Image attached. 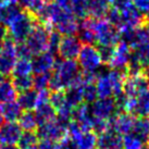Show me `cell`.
Listing matches in <instances>:
<instances>
[{
  "label": "cell",
  "mask_w": 149,
  "mask_h": 149,
  "mask_svg": "<svg viewBox=\"0 0 149 149\" xmlns=\"http://www.w3.org/2000/svg\"><path fill=\"white\" fill-rule=\"evenodd\" d=\"M79 63L74 60H57L51 71L49 82L50 91H65L81 76Z\"/></svg>",
  "instance_id": "obj_1"
},
{
  "label": "cell",
  "mask_w": 149,
  "mask_h": 149,
  "mask_svg": "<svg viewBox=\"0 0 149 149\" xmlns=\"http://www.w3.org/2000/svg\"><path fill=\"white\" fill-rule=\"evenodd\" d=\"M125 74L123 71L109 70L96 75L95 87L98 98H119L124 94Z\"/></svg>",
  "instance_id": "obj_2"
},
{
  "label": "cell",
  "mask_w": 149,
  "mask_h": 149,
  "mask_svg": "<svg viewBox=\"0 0 149 149\" xmlns=\"http://www.w3.org/2000/svg\"><path fill=\"white\" fill-rule=\"evenodd\" d=\"M91 29L95 36V44L99 47H114L120 42V35L114 25H112L107 19H94L86 17L83 19Z\"/></svg>",
  "instance_id": "obj_3"
},
{
  "label": "cell",
  "mask_w": 149,
  "mask_h": 149,
  "mask_svg": "<svg viewBox=\"0 0 149 149\" xmlns=\"http://www.w3.org/2000/svg\"><path fill=\"white\" fill-rule=\"evenodd\" d=\"M113 7H116L119 13V22L116 26L119 33L147 24L148 19L132 3V1L119 0Z\"/></svg>",
  "instance_id": "obj_4"
},
{
  "label": "cell",
  "mask_w": 149,
  "mask_h": 149,
  "mask_svg": "<svg viewBox=\"0 0 149 149\" xmlns=\"http://www.w3.org/2000/svg\"><path fill=\"white\" fill-rule=\"evenodd\" d=\"M38 23L37 17L26 12L22 11L10 24L8 25L9 37L15 44L25 42L29 35L33 31L34 26Z\"/></svg>",
  "instance_id": "obj_5"
},
{
  "label": "cell",
  "mask_w": 149,
  "mask_h": 149,
  "mask_svg": "<svg viewBox=\"0 0 149 149\" xmlns=\"http://www.w3.org/2000/svg\"><path fill=\"white\" fill-rule=\"evenodd\" d=\"M79 65L86 74H94L100 70L104 64L99 49L94 45H84L79 51Z\"/></svg>",
  "instance_id": "obj_6"
},
{
  "label": "cell",
  "mask_w": 149,
  "mask_h": 149,
  "mask_svg": "<svg viewBox=\"0 0 149 149\" xmlns=\"http://www.w3.org/2000/svg\"><path fill=\"white\" fill-rule=\"evenodd\" d=\"M51 29H52L51 27L42 24L39 22L34 26L33 31L31 32L27 39L25 40V44L29 47L33 56L47 51Z\"/></svg>",
  "instance_id": "obj_7"
},
{
  "label": "cell",
  "mask_w": 149,
  "mask_h": 149,
  "mask_svg": "<svg viewBox=\"0 0 149 149\" xmlns=\"http://www.w3.org/2000/svg\"><path fill=\"white\" fill-rule=\"evenodd\" d=\"M35 133L39 141H51L60 143L65 137H68V124H64L54 119V121H50L46 124L39 125Z\"/></svg>",
  "instance_id": "obj_8"
},
{
  "label": "cell",
  "mask_w": 149,
  "mask_h": 149,
  "mask_svg": "<svg viewBox=\"0 0 149 149\" xmlns=\"http://www.w3.org/2000/svg\"><path fill=\"white\" fill-rule=\"evenodd\" d=\"M131 60H132L131 47L125 42L120 40L113 47L107 64L111 70L126 71L131 63Z\"/></svg>",
  "instance_id": "obj_9"
},
{
  "label": "cell",
  "mask_w": 149,
  "mask_h": 149,
  "mask_svg": "<svg viewBox=\"0 0 149 149\" xmlns=\"http://www.w3.org/2000/svg\"><path fill=\"white\" fill-rule=\"evenodd\" d=\"M17 60V44L8 36L2 42L0 51V73L4 77L11 76Z\"/></svg>",
  "instance_id": "obj_10"
},
{
  "label": "cell",
  "mask_w": 149,
  "mask_h": 149,
  "mask_svg": "<svg viewBox=\"0 0 149 149\" xmlns=\"http://www.w3.org/2000/svg\"><path fill=\"white\" fill-rule=\"evenodd\" d=\"M91 111L94 118L100 120L110 121L119 111L116 98H97L91 104Z\"/></svg>",
  "instance_id": "obj_11"
},
{
  "label": "cell",
  "mask_w": 149,
  "mask_h": 149,
  "mask_svg": "<svg viewBox=\"0 0 149 149\" xmlns=\"http://www.w3.org/2000/svg\"><path fill=\"white\" fill-rule=\"evenodd\" d=\"M149 89V79L144 72L126 74L124 84V95L135 97Z\"/></svg>",
  "instance_id": "obj_12"
},
{
  "label": "cell",
  "mask_w": 149,
  "mask_h": 149,
  "mask_svg": "<svg viewBox=\"0 0 149 149\" xmlns=\"http://www.w3.org/2000/svg\"><path fill=\"white\" fill-rule=\"evenodd\" d=\"M82 49V42L75 35L62 36L59 42L57 54L63 60H74L79 57V51Z\"/></svg>",
  "instance_id": "obj_13"
},
{
  "label": "cell",
  "mask_w": 149,
  "mask_h": 149,
  "mask_svg": "<svg viewBox=\"0 0 149 149\" xmlns=\"http://www.w3.org/2000/svg\"><path fill=\"white\" fill-rule=\"evenodd\" d=\"M135 121H136L135 114L130 113V112L121 111L118 112L110 120V126L118 134H120L121 136H124L133 132Z\"/></svg>",
  "instance_id": "obj_14"
},
{
  "label": "cell",
  "mask_w": 149,
  "mask_h": 149,
  "mask_svg": "<svg viewBox=\"0 0 149 149\" xmlns=\"http://www.w3.org/2000/svg\"><path fill=\"white\" fill-rule=\"evenodd\" d=\"M56 61H57L56 56L48 52V51L35 54V56H33V58L31 59L33 73L34 74L49 73L54 70Z\"/></svg>",
  "instance_id": "obj_15"
},
{
  "label": "cell",
  "mask_w": 149,
  "mask_h": 149,
  "mask_svg": "<svg viewBox=\"0 0 149 149\" xmlns=\"http://www.w3.org/2000/svg\"><path fill=\"white\" fill-rule=\"evenodd\" d=\"M22 128L17 122H7L0 126V146L15 145L22 135Z\"/></svg>",
  "instance_id": "obj_16"
},
{
  "label": "cell",
  "mask_w": 149,
  "mask_h": 149,
  "mask_svg": "<svg viewBox=\"0 0 149 149\" xmlns=\"http://www.w3.org/2000/svg\"><path fill=\"white\" fill-rule=\"evenodd\" d=\"M98 147L100 149H122V136L110 127L99 134Z\"/></svg>",
  "instance_id": "obj_17"
},
{
  "label": "cell",
  "mask_w": 149,
  "mask_h": 149,
  "mask_svg": "<svg viewBox=\"0 0 149 149\" xmlns=\"http://www.w3.org/2000/svg\"><path fill=\"white\" fill-rule=\"evenodd\" d=\"M76 149H96L98 146V135L93 131H83L71 138Z\"/></svg>",
  "instance_id": "obj_18"
},
{
  "label": "cell",
  "mask_w": 149,
  "mask_h": 149,
  "mask_svg": "<svg viewBox=\"0 0 149 149\" xmlns=\"http://www.w3.org/2000/svg\"><path fill=\"white\" fill-rule=\"evenodd\" d=\"M17 101L24 111H33L37 106L38 91L31 88L29 91L17 94Z\"/></svg>",
  "instance_id": "obj_19"
},
{
  "label": "cell",
  "mask_w": 149,
  "mask_h": 149,
  "mask_svg": "<svg viewBox=\"0 0 149 149\" xmlns=\"http://www.w3.org/2000/svg\"><path fill=\"white\" fill-rule=\"evenodd\" d=\"M35 116H36V121H37L38 126L42 124H46L50 121H54L57 118V112L54 110V108L49 104H39L35 108Z\"/></svg>",
  "instance_id": "obj_20"
},
{
  "label": "cell",
  "mask_w": 149,
  "mask_h": 149,
  "mask_svg": "<svg viewBox=\"0 0 149 149\" xmlns=\"http://www.w3.org/2000/svg\"><path fill=\"white\" fill-rule=\"evenodd\" d=\"M22 10L17 3L3 2L0 4V23L8 26L15 17L22 12Z\"/></svg>",
  "instance_id": "obj_21"
},
{
  "label": "cell",
  "mask_w": 149,
  "mask_h": 149,
  "mask_svg": "<svg viewBox=\"0 0 149 149\" xmlns=\"http://www.w3.org/2000/svg\"><path fill=\"white\" fill-rule=\"evenodd\" d=\"M110 10V4L107 0H91L88 7L87 17L94 19H104Z\"/></svg>",
  "instance_id": "obj_22"
},
{
  "label": "cell",
  "mask_w": 149,
  "mask_h": 149,
  "mask_svg": "<svg viewBox=\"0 0 149 149\" xmlns=\"http://www.w3.org/2000/svg\"><path fill=\"white\" fill-rule=\"evenodd\" d=\"M2 112H3L6 122H17L20 119L23 110L19 102L13 100V101L2 104Z\"/></svg>",
  "instance_id": "obj_23"
},
{
  "label": "cell",
  "mask_w": 149,
  "mask_h": 149,
  "mask_svg": "<svg viewBox=\"0 0 149 149\" xmlns=\"http://www.w3.org/2000/svg\"><path fill=\"white\" fill-rule=\"evenodd\" d=\"M17 97V93L13 87V84L9 77L0 83V104H6L9 101L15 100Z\"/></svg>",
  "instance_id": "obj_24"
},
{
  "label": "cell",
  "mask_w": 149,
  "mask_h": 149,
  "mask_svg": "<svg viewBox=\"0 0 149 149\" xmlns=\"http://www.w3.org/2000/svg\"><path fill=\"white\" fill-rule=\"evenodd\" d=\"M15 3L23 11H26V12L31 13V14H33L35 17H37V14L44 8L46 1L45 0H17Z\"/></svg>",
  "instance_id": "obj_25"
},
{
  "label": "cell",
  "mask_w": 149,
  "mask_h": 149,
  "mask_svg": "<svg viewBox=\"0 0 149 149\" xmlns=\"http://www.w3.org/2000/svg\"><path fill=\"white\" fill-rule=\"evenodd\" d=\"M19 125L25 132H36L38 124L35 113L33 111H23L19 119Z\"/></svg>",
  "instance_id": "obj_26"
},
{
  "label": "cell",
  "mask_w": 149,
  "mask_h": 149,
  "mask_svg": "<svg viewBox=\"0 0 149 149\" xmlns=\"http://www.w3.org/2000/svg\"><path fill=\"white\" fill-rule=\"evenodd\" d=\"M134 114L141 118L149 116V89L136 97V107Z\"/></svg>",
  "instance_id": "obj_27"
},
{
  "label": "cell",
  "mask_w": 149,
  "mask_h": 149,
  "mask_svg": "<svg viewBox=\"0 0 149 149\" xmlns=\"http://www.w3.org/2000/svg\"><path fill=\"white\" fill-rule=\"evenodd\" d=\"M33 69H32V62L27 59H17L14 68L12 70V77L15 76H29L32 75Z\"/></svg>",
  "instance_id": "obj_28"
},
{
  "label": "cell",
  "mask_w": 149,
  "mask_h": 149,
  "mask_svg": "<svg viewBox=\"0 0 149 149\" xmlns=\"http://www.w3.org/2000/svg\"><path fill=\"white\" fill-rule=\"evenodd\" d=\"M134 134H136L137 136H139L143 141H149V119L148 118H136L135 125L133 128Z\"/></svg>",
  "instance_id": "obj_29"
},
{
  "label": "cell",
  "mask_w": 149,
  "mask_h": 149,
  "mask_svg": "<svg viewBox=\"0 0 149 149\" xmlns=\"http://www.w3.org/2000/svg\"><path fill=\"white\" fill-rule=\"evenodd\" d=\"M91 2V0H70L71 10L77 19H85Z\"/></svg>",
  "instance_id": "obj_30"
},
{
  "label": "cell",
  "mask_w": 149,
  "mask_h": 149,
  "mask_svg": "<svg viewBox=\"0 0 149 149\" xmlns=\"http://www.w3.org/2000/svg\"><path fill=\"white\" fill-rule=\"evenodd\" d=\"M145 141L134 133L122 136V149H143Z\"/></svg>",
  "instance_id": "obj_31"
},
{
  "label": "cell",
  "mask_w": 149,
  "mask_h": 149,
  "mask_svg": "<svg viewBox=\"0 0 149 149\" xmlns=\"http://www.w3.org/2000/svg\"><path fill=\"white\" fill-rule=\"evenodd\" d=\"M11 82H12L13 87L17 91V94L33 88V76L32 75H29V76H15V77H12Z\"/></svg>",
  "instance_id": "obj_32"
},
{
  "label": "cell",
  "mask_w": 149,
  "mask_h": 149,
  "mask_svg": "<svg viewBox=\"0 0 149 149\" xmlns=\"http://www.w3.org/2000/svg\"><path fill=\"white\" fill-rule=\"evenodd\" d=\"M38 141L39 139L35 132H24L22 133L21 137L17 141V147L20 149L34 147V146H37Z\"/></svg>",
  "instance_id": "obj_33"
},
{
  "label": "cell",
  "mask_w": 149,
  "mask_h": 149,
  "mask_svg": "<svg viewBox=\"0 0 149 149\" xmlns=\"http://www.w3.org/2000/svg\"><path fill=\"white\" fill-rule=\"evenodd\" d=\"M50 76H51V72H49V73L35 74L33 76V88L38 91L47 89L49 87Z\"/></svg>",
  "instance_id": "obj_34"
},
{
  "label": "cell",
  "mask_w": 149,
  "mask_h": 149,
  "mask_svg": "<svg viewBox=\"0 0 149 149\" xmlns=\"http://www.w3.org/2000/svg\"><path fill=\"white\" fill-rule=\"evenodd\" d=\"M49 104L54 108L56 112L60 110L63 106H65V93L64 91H50L49 97Z\"/></svg>",
  "instance_id": "obj_35"
},
{
  "label": "cell",
  "mask_w": 149,
  "mask_h": 149,
  "mask_svg": "<svg viewBox=\"0 0 149 149\" xmlns=\"http://www.w3.org/2000/svg\"><path fill=\"white\" fill-rule=\"evenodd\" d=\"M17 59L31 60L33 58V54L31 52V50L29 49L25 42H21V44H17Z\"/></svg>",
  "instance_id": "obj_36"
},
{
  "label": "cell",
  "mask_w": 149,
  "mask_h": 149,
  "mask_svg": "<svg viewBox=\"0 0 149 149\" xmlns=\"http://www.w3.org/2000/svg\"><path fill=\"white\" fill-rule=\"evenodd\" d=\"M134 6L144 15H149V0H134Z\"/></svg>",
  "instance_id": "obj_37"
},
{
  "label": "cell",
  "mask_w": 149,
  "mask_h": 149,
  "mask_svg": "<svg viewBox=\"0 0 149 149\" xmlns=\"http://www.w3.org/2000/svg\"><path fill=\"white\" fill-rule=\"evenodd\" d=\"M36 149H60L59 143L51 141H39Z\"/></svg>",
  "instance_id": "obj_38"
},
{
  "label": "cell",
  "mask_w": 149,
  "mask_h": 149,
  "mask_svg": "<svg viewBox=\"0 0 149 149\" xmlns=\"http://www.w3.org/2000/svg\"><path fill=\"white\" fill-rule=\"evenodd\" d=\"M8 36H9L8 26L4 25L3 23H0V44H2Z\"/></svg>",
  "instance_id": "obj_39"
},
{
  "label": "cell",
  "mask_w": 149,
  "mask_h": 149,
  "mask_svg": "<svg viewBox=\"0 0 149 149\" xmlns=\"http://www.w3.org/2000/svg\"><path fill=\"white\" fill-rule=\"evenodd\" d=\"M54 2L59 4L62 8H71L70 7V0H52Z\"/></svg>",
  "instance_id": "obj_40"
},
{
  "label": "cell",
  "mask_w": 149,
  "mask_h": 149,
  "mask_svg": "<svg viewBox=\"0 0 149 149\" xmlns=\"http://www.w3.org/2000/svg\"><path fill=\"white\" fill-rule=\"evenodd\" d=\"M0 149H20L17 146L14 145H8V146H0Z\"/></svg>",
  "instance_id": "obj_41"
},
{
  "label": "cell",
  "mask_w": 149,
  "mask_h": 149,
  "mask_svg": "<svg viewBox=\"0 0 149 149\" xmlns=\"http://www.w3.org/2000/svg\"><path fill=\"white\" fill-rule=\"evenodd\" d=\"M107 1L109 2V4H113V6H114L119 0H107Z\"/></svg>",
  "instance_id": "obj_42"
},
{
  "label": "cell",
  "mask_w": 149,
  "mask_h": 149,
  "mask_svg": "<svg viewBox=\"0 0 149 149\" xmlns=\"http://www.w3.org/2000/svg\"><path fill=\"white\" fill-rule=\"evenodd\" d=\"M17 0H3V2H11V3H15Z\"/></svg>",
  "instance_id": "obj_43"
},
{
  "label": "cell",
  "mask_w": 149,
  "mask_h": 149,
  "mask_svg": "<svg viewBox=\"0 0 149 149\" xmlns=\"http://www.w3.org/2000/svg\"><path fill=\"white\" fill-rule=\"evenodd\" d=\"M4 79H6V77H4L3 75H2L1 73H0V83H1V82H2V81H3Z\"/></svg>",
  "instance_id": "obj_44"
},
{
  "label": "cell",
  "mask_w": 149,
  "mask_h": 149,
  "mask_svg": "<svg viewBox=\"0 0 149 149\" xmlns=\"http://www.w3.org/2000/svg\"><path fill=\"white\" fill-rule=\"evenodd\" d=\"M143 149H149V145H146V146H144V148Z\"/></svg>",
  "instance_id": "obj_45"
},
{
  "label": "cell",
  "mask_w": 149,
  "mask_h": 149,
  "mask_svg": "<svg viewBox=\"0 0 149 149\" xmlns=\"http://www.w3.org/2000/svg\"><path fill=\"white\" fill-rule=\"evenodd\" d=\"M147 25H148V27H147V29H148V31H149V20H147Z\"/></svg>",
  "instance_id": "obj_46"
},
{
  "label": "cell",
  "mask_w": 149,
  "mask_h": 149,
  "mask_svg": "<svg viewBox=\"0 0 149 149\" xmlns=\"http://www.w3.org/2000/svg\"><path fill=\"white\" fill-rule=\"evenodd\" d=\"M1 47H2V44H0V51H1Z\"/></svg>",
  "instance_id": "obj_47"
},
{
  "label": "cell",
  "mask_w": 149,
  "mask_h": 149,
  "mask_svg": "<svg viewBox=\"0 0 149 149\" xmlns=\"http://www.w3.org/2000/svg\"><path fill=\"white\" fill-rule=\"evenodd\" d=\"M96 149H100V148H96Z\"/></svg>",
  "instance_id": "obj_48"
},
{
  "label": "cell",
  "mask_w": 149,
  "mask_h": 149,
  "mask_svg": "<svg viewBox=\"0 0 149 149\" xmlns=\"http://www.w3.org/2000/svg\"><path fill=\"white\" fill-rule=\"evenodd\" d=\"M130 1H132V0H130Z\"/></svg>",
  "instance_id": "obj_49"
},
{
  "label": "cell",
  "mask_w": 149,
  "mask_h": 149,
  "mask_svg": "<svg viewBox=\"0 0 149 149\" xmlns=\"http://www.w3.org/2000/svg\"><path fill=\"white\" fill-rule=\"evenodd\" d=\"M45 1H46V0H45Z\"/></svg>",
  "instance_id": "obj_50"
}]
</instances>
